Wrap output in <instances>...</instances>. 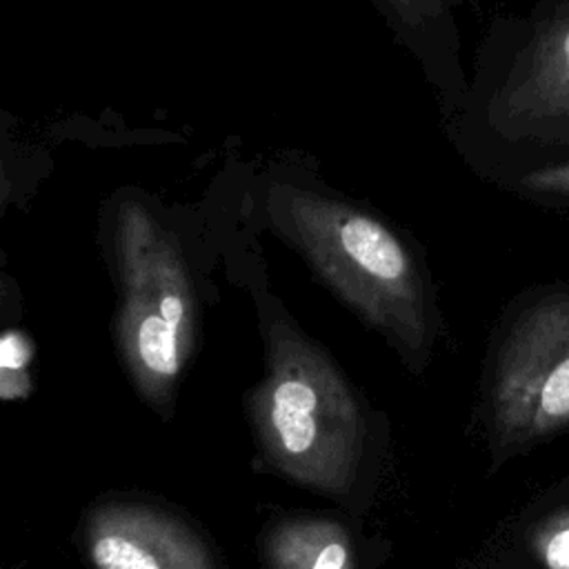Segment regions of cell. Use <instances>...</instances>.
I'll list each match as a JSON object with an SVG mask.
<instances>
[{
  "label": "cell",
  "instance_id": "1",
  "mask_svg": "<svg viewBox=\"0 0 569 569\" xmlns=\"http://www.w3.org/2000/svg\"><path fill=\"white\" fill-rule=\"evenodd\" d=\"M264 376L247 409L271 469L329 496H345L362 460L365 413L327 351L287 316L262 313Z\"/></svg>",
  "mask_w": 569,
  "mask_h": 569
},
{
  "label": "cell",
  "instance_id": "2",
  "mask_svg": "<svg viewBox=\"0 0 569 569\" xmlns=\"http://www.w3.org/2000/svg\"><path fill=\"white\" fill-rule=\"evenodd\" d=\"M273 224L358 316L407 356L431 340V313L409 247L371 213L305 189H273Z\"/></svg>",
  "mask_w": 569,
  "mask_h": 569
},
{
  "label": "cell",
  "instance_id": "3",
  "mask_svg": "<svg viewBox=\"0 0 569 569\" xmlns=\"http://www.w3.org/2000/svg\"><path fill=\"white\" fill-rule=\"evenodd\" d=\"M116 340L138 393L169 413L196 345V293L178 244L156 218L127 202L113 227Z\"/></svg>",
  "mask_w": 569,
  "mask_h": 569
},
{
  "label": "cell",
  "instance_id": "4",
  "mask_svg": "<svg viewBox=\"0 0 569 569\" xmlns=\"http://www.w3.org/2000/svg\"><path fill=\"white\" fill-rule=\"evenodd\" d=\"M493 460L569 429V293L536 300L509 325L485 391Z\"/></svg>",
  "mask_w": 569,
  "mask_h": 569
},
{
  "label": "cell",
  "instance_id": "5",
  "mask_svg": "<svg viewBox=\"0 0 569 569\" xmlns=\"http://www.w3.org/2000/svg\"><path fill=\"white\" fill-rule=\"evenodd\" d=\"M82 545L93 569H218L211 549L187 522L138 502L91 509Z\"/></svg>",
  "mask_w": 569,
  "mask_h": 569
},
{
  "label": "cell",
  "instance_id": "6",
  "mask_svg": "<svg viewBox=\"0 0 569 569\" xmlns=\"http://www.w3.org/2000/svg\"><path fill=\"white\" fill-rule=\"evenodd\" d=\"M505 100L511 113L529 120L569 116V16L538 36Z\"/></svg>",
  "mask_w": 569,
  "mask_h": 569
},
{
  "label": "cell",
  "instance_id": "7",
  "mask_svg": "<svg viewBox=\"0 0 569 569\" xmlns=\"http://www.w3.org/2000/svg\"><path fill=\"white\" fill-rule=\"evenodd\" d=\"M269 569H358L349 531L329 518H284L264 538Z\"/></svg>",
  "mask_w": 569,
  "mask_h": 569
},
{
  "label": "cell",
  "instance_id": "8",
  "mask_svg": "<svg viewBox=\"0 0 569 569\" xmlns=\"http://www.w3.org/2000/svg\"><path fill=\"white\" fill-rule=\"evenodd\" d=\"M516 547L533 569H569V480L531 505Z\"/></svg>",
  "mask_w": 569,
  "mask_h": 569
},
{
  "label": "cell",
  "instance_id": "9",
  "mask_svg": "<svg viewBox=\"0 0 569 569\" xmlns=\"http://www.w3.org/2000/svg\"><path fill=\"white\" fill-rule=\"evenodd\" d=\"M525 182H527V189L531 191L569 196V162L538 169L531 176H527Z\"/></svg>",
  "mask_w": 569,
  "mask_h": 569
},
{
  "label": "cell",
  "instance_id": "10",
  "mask_svg": "<svg viewBox=\"0 0 569 569\" xmlns=\"http://www.w3.org/2000/svg\"><path fill=\"white\" fill-rule=\"evenodd\" d=\"M491 569H533L529 562H527V558L518 551V547H513L509 553H507V558L505 560H500V562H496Z\"/></svg>",
  "mask_w": 569,
  "mask_h": 569
},
{
  "label": "cell",
  "instance_id": "11",
  "mask_svg": "<svg viewBox=\"0 0 569 569\" xmlns=\"http://www.w3.org/2000/svg\"><path fill=\"white\" fill-rule=\"evenodd\" d=\"M389 7H393L396 11H400L402 16H407L409 18V13L411 11H418L425 2H429V0H385Z\"/></svg>",
  "mask_w": 569,
  "mask_h": 569
}]
</instances>
